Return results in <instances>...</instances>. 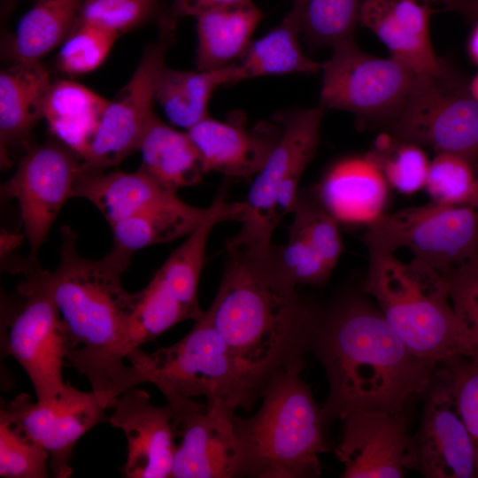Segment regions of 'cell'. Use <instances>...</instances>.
Masks as SVG:
<instances>
[{"label": "cell", "mask_w": 478, "mask_h": 478, "mask_svg": "<svg viewBox=\"0 0 478 478\" xmlns=\"http://www.w3.org/2000/svg\"><path fill=\"white\" fill-rule=\"evenodd\" d=\"M127 360L140 384H154L167 402L204 397L235 410H250L277 373L254 368L237 357L204 314L174 344L150 353L139 348Z\"/></svg>", "instance_id": "8992f818"}, {"label": "cell", "mask_w": 478, "mask_h": 478, "mask_svg": "<svg viewBox=\"0 0 478 478\" xmlns=\"http://www.w3.org/2000/svg\"><path fill=\"white\" fill-rule=\"evenodd\" d=\"M176 438L171 477H235V410L222 404L181 398L167 402Z\"/></svg>", "instance_id": "5bb4252c"}, {"label": "cell", "mask_w": 478, "mask_h": 478, "mask_svg": "<svg viewBox=\"0 0 478 478\" xmlns=\"http://www.w3.org/2000/svg\"><path fill=\"white\" fill-rule=\"evenodd\" d=\"M335 453L343 478H401L411 435L404 410L399 412L354 411L341 418Z\"/></svg>", "instance_id": "e0dca14e"}, {"label": "cell", "mask_w": 478, "mask_h": 478, "mask_svg": "<svg viewBox=\"0 0 478 478\" xmlns=\"http://www.w3.org/2000/svg\"><path fill=\"white\" fill-rule=\"evenodd\" d=\"M421 397L422 413L408 443L406 470L425 478H476L474 447L444 363L438 364Z\"/></svg>", "instance_id": "7c38bea8"}, {"label": "cell", "mask_w": 478, "mask_h": 478, "mask_svg": "<svg viewBox=\"0 0 478 478\" xmlns=\"http://www.w3.org/2000/svg\"><path fill=\"white\" fill-rule=\"evenodd\" d=\"M83 172L82 158L58 140L29 147L13 176L1 187L4 198L18 201L25 235L30 245L28 266Z\"/></svg>", "instance_id": "8fae6325"}, {"label": "cell", "mask_w": 478, "mask_h": 478, "mask_svg": "<svg viewBox=\"0 0 478 478\" xmlns=\"http://www.w3.org/2000/svg\"><path fill=\"white\" fill-rule=\"evenodd\" d=\"M263 18V12L251 0L197 15V70L223 68L241 58Z\"/></svg>", "instance_id": "d4e9b609"}, {"label": "cell", "mask_w": 478, "mask_h": 478, "mask_svg": "<svg viewBox=\"0 0 478 478\" xmlns=\"http://www.w3.org/2000/svg\"><path fill=\"white\" fill-rule=\"evenodd\" d=\"M112 407L108 421L123 431L127 442L125 477H171L176 436L170 406L153 405L146 391L133 387L122 392Z\"/></svg>", "instance_id": "ac0fdd59"}, {"label": "cell", "mask_w": 478, "mask_h": 478, "mask_svg": "<svg viewBox=\"0 0 478 478\" xmlns=\"http://www.w3.org/2000/svg\"><path fill=\"white\" fill-rule=\"evenodd\" d=\"M300 35L298 20L290 10L279 25L250 43L238 64L243 79L291 73H318L321 65L303 52Z\"/></svg>", "instance_id": "4dcf8cb0"}, {"label": "cell", "mask_w": 478, "mask_h": 478, "mask_svg": "<svg viewBox=\"0 0 478 478\" xmlns=\"http://www.w3.org/2000/svg\"><path fill=\"white\" fill-rule=\"evenodd\" d=\"M469 89L472 95L478 100V74L471 81Z\"/></svg>", "instance_id": "7dc6e473"}, {"label": "cell", "mask_w": 478, "mask_h": 478, "mask_svg": "<svg viewBox=\"0 0 478 478\" xmlns=\"http://www.w3.org/2000/svg\"><path fill=\"white\" fill-rule=\"evenodd\" d=\"M38 268H24L26 281L18 287L20 304L4 318L2 345L27 373L37 401L45 402L66 384L63 366L69 344L64 321Z\"/></svg>", "instance_id": "30bf717a"}, {"label": "cell", "mask_w": 478, "mask_h": 478, "mask_svg": "<svg viewBox=\"0 0 478 478\" xmlns=\"http://www.w3.org/2000/svg\"><path fill=\"white\" fill-rule=\"evenodd\" d=\"M50 454L4 408L0 412V476L49 477Z\"/></svg>", "instance_id": "e575fe53"}, {"label": "cell", "mask_w": 478, "mask_h": 478, "mask_svg": "<svg viewBox=\"0 0 478 478\" xmlns=\"http://www.w3.org/2000/svg\"><path fill=\"white\" fill-rule=\"evenodd\" d=\"M465 14L470 19H478V0H463Z\"/></svg>", "instance_id": "bcb514c9"}, {"label": "cell", "mask_w": 478, "mask_h": 478, "mask_svg": "<svg viewBox=\"0 0 478 478\" xmlns=\"http://www.w3.org/2000/svg\"><path fill=\"white\" fill-rule=\"evenodd\" d=\"M84 0H36L21 18L7 55L12 63L39 61L72 32Z\"/></svg>", "instance_id": "f546056e"}, {"label": "cell", "mask_w": 478, "mask_h": 478, "mask_svg": "<svg viewBox=\"0 0 478 478\" xmlns=\"http://www.w3.org/2000/svg\"><path fill=\"white\" fill-rule=\"evenodd\" d=\"M118 37L99 27L76 23L58 54L57 66L70 75L89 73L104 61Z\"/></svg>", "instance_id": "f35d334b"}, {"label": "cell", "mask_w": 478, "mask_h": 478, "mask_svg": "<svg viewBox=\"0 0 478 478\" xmlns=\"http://www.w3.org/2000/svg\"><path fill=\"white\" fill-rule=\"evenodd\" d=\"M366 155L397 191L412 194L425 187L429 161L420 146L387 134Z\"/></svg>", "instance_id": "836d02e7"}, {"label": "cell", "mask_w": 478, "mask_h": 478, "mask_svg": "<svg viewBox=\"0 0 478 478\" xmlns=\"http://www.w3.org/2000/svg\"><path fill=\"white\" fill-rule=\"evenodd\" d=\"M306 351L328 381L324 427L354 411H403L422 395L438 366L410 351L361 289L315 305Z\"/></svg>", "instance_id": "6da1fadb"}, {"label": "cell", "mask_w": 478, "mask_h": 478, "mask_svg": "<svg viewBox=\"0 0 478 478\" xmlns=\"http://www.w3.org/2000/svg\"><path fill=\"white\" fill-rule=\"evenodd\" d=\"M49 73L39 61L12 63L0 73V138L2 157L7 148L27 143L43 118L50 88Z\"/></svg>", "instance_id": "603a6c76"}, {"label": "cell", "mask_w": 478, "mask_h": 478, "mask_svg": "<svg viewBox=\"0 0 478 478\" xmlns=\"http://www.w3.org/2000/svg\"><path fill=\"white\" fill-rule=\"evenodd\" d=\"M324 108L320 104L281 113L280 138L262 169L255 175L245 203L249 208L243 227L273 235L268 218L274 196L281 185L298 188L304 171L317 151Z\"/></svg>", "instance_id": "2e32d148"}, {"label": "cell", "mask_w": 478, "mask_h": 478, "mask_svg": "<svg viewBox=\"0 0 478 478\" xmlns=\"http://www.w3.org/2000/svg\"><path fill=\"white\" fill-rule=\"evenodd\" d=\"M447 366L459 413L470 434L478 478V364L468 358L444 362Z\"/></svg>", "instance_id": "b9f144b4"}, {"label": "cell", "mask_w": 478, "mask_h": 478, "mask_svg": "<svg viewBox=\"0 0 478 478\" xmlns=\"http://www.w3.org/2000/svg\"><path fill=\"white\" fill-rule=\"evenodd\" d=\"M247 0H172L163 11L158 19L160 35L173 38L179 20L188 16L197 15L216 8H220Z\"/></svg>", "instance_id": "7bdbcfd3"}, {"label": "cell", "mask_w": 478, "mask_h": 478, "mask_svg": "<svg viewBox=\"0 0 478 478\" xmlns=\"http://www.w3.org/2000/svg\"><path fill=\"white\" fill-rule=\"evenodd\" d=\"M91 202L111 225L144 210L174 203L180 198L143 167L133 173H84L77 180L73 197Z\"/></svg>", "instance_id": "7402d4cb"}, {"label": "cell", "mask_w": 478, "mask_h": 478, "mask_svg": "<svg viewBox=\"0 0 478 478\" xmlns=\"http://www.w3.org/2000/svg\"><path fill=\"white\" fill-rule=\"evenodd\" d=\"M274 253L279 271L294 287L321 288L334 270L304 237L290 229L286 244L274 246Z\"/></svg>", "instance_id": "ab89813d"}, {"label": "cell", "mask_w": 478, "mask_h": 478, "mask_svg": "<svg viewBox=\"0 0 478 478\" xmlns=\"http://www.w3.org/2000/svg\"><path fill=\"white\" fill-rule=\"evenodd\" d=\"M21 240V235L16 234H8L4 231L1 235V252L5 254L12 248L19 245V242Z\"/></svg>", "instance_id": "ee69618b"}, {"label": "cell", "mask_w": 478, "mask_h": 478, "mask_svg": "<svg viewBox=\"0 0 478 478\" xmlns=\"http://www.w3.org/2000/svg\"><path fill=\"white\" fill-rule=\"evenodd\" d=\"M472 21L474 26L468 41V51L473 60L478 65V19Z\"/></svg>", "instance_id": "f6af8a7d"}, {"label": "cell", "mask_w": 478, "mask_h": 478, "mask_svg": "<svg viewBox=\"0 0 478 478\" xmlns=\"http://www.w3.org/2000/svg\"><path fill=\"white\" fill-rule=\"evenodd\" d=\"M388 186L382 172L365 155L335 164L316 191L323 205L338 221L367 225L383 213Z\"/></svg>", "instance_id": "44dd1931"}, {"label": "cell", "mask_w": 478, "mask_h": 478, "mask_svg": "<svg viewBox=\"0 0 478 478\" xmlns=\"http://www.w3.org/2000/svg\"><path fill=\"white\" fill-rule=\"evenodd\" d=\"M289 229L304 237L333 269L343 249L339 221L326 209L316 189L298 192Z\"/></svg>", "instance_id": "8d00e7d4"}, {"label": "cell", "mask_w": 478, "mask_h": 478, "mask_svg": "<svg viewBox=\"0 0 478 478\" xmlns=\"http://www.w3.org/2000/svg\"><path fill=\"white\" fill-rule=\"evenodd\" d=\"M215 207L187 204L181 199L155 206L110 225L113 249L131 255L137 250L175 240L191 233Z\"/></svg>", "instance_id": "f1b7e54d"}, {"label": "cell", "mask_w": 478, "mask_h": 478, "mask_svg": "<svg viewBox=\"0 0 478 478\" xmlns=\"http://www.w3.org/2000/svg\"><path fill=\"white\" fill-rule=\"evenodd\" d=\"M271 237L238 232L227 242L222 279L204 317L237 357L274 374L307 352L316 303L283 278Z\"/></svg>", "instance_id": "7a4b0ae2"}, {"label": "cell", "mask_w": 478, "mask_h": 478, "mask_svg": "<svg viewBox=\"0 0 478 478\" xmlns=\"http://www.w3.org/2000/svg\"><path fill=\"white\" fill-rule=\"evenodd\" d=\"M244 80L238 64L211 71L160 69L156 80L155 98L169 121L187 131L206 119L210 98L221 85Z\"/></svg>", "instance_id": "484cf974"}, {"label": "cell", "mask_w": 478, "mask_h": 478, "mask_svg": "<svg viewBox=\"0 0 478 478\" xmlns=\"http://www.w3.org/2000/svg\"><path fill=\"white\" fill-rule=\"evenodd\" d=\"M363 0H293L301 34L312 46L335 48L354 41Z\"/></svg>", "instance_id": "d6a6232c"}, {"label": "cell", "mask_w": 478, "mask_h": 478, "mask_svg": "<svg viewBox=\"0 0 478 478\" xmlns=\"http://www.w3.org/2000/svg\"><path fill=\"white\" fill-rule=\"evenodd\" d=\"M360 289L418 357L436 364L471 357L468 334L436 270L413 259L403 263L395 254L368 253Z\"/></svg>", "instance_id": "5b68a950"}, {"label": "cell", "mask_w": 478, "mask_h": 478, "mask_svg": "<svg viewBox=\"0 0 478 478\" xmlns=\"http://www.w3.org/2000/svg\"><path fill=\"white\" fill-rule=\"evenodd\" d=\"M432 0H363L359 23L388 48L390 57L416 73H440L445 63L433 49L429 21Z\"/></svg>", "instance_id": "d6986e66"}, {"label": "cell", "mask_w": 478, "mask_h": 478, "mask_svg": "<svg viewBox=\"0 0 478 478\" xmlns=\"http://www.w3.org/2000/svg\"><path fill=\"white\" fill-rule=\"evenodd\" d=\"M161 36V35H160ZM173 38L148 45L129 81L108 101L97 130L82 158L85 173H99L120 163L141 143L154 116L155 85Z\"/></svg>", "instance_id": "4fadbf2b"}, {"label": "cell", "mask_w": 478, "mask_h": 478, "mask_svg": "<svg viewBox=\"0 0 478 478\" xmlns=\"http://www.w3.org/2000/svg\"><path fill=\"white\" fill-rule=\"evenodd\" d=\"M215 207L158 270L172 294L190 312L195 321L204 314L198 305L197 288L204 264L206 243L215 225L226 220L244 222L249 208L245 202L227 203L219 195Z\"/></svg>", "instance_id": "cb8c5ba5"}, {"label": "cell", "mask_w": 478, "mask_h": 478, "mask_svg": "<svg viewBox=\"0 0 478 478\" xmlns=\"http://www.w3.org/2000/svg\"><path fill=\"white\" fill-rule=\"evenodd\" d=\"M389 134L436 153L461 156L478 165V100L445 64L437 73H417Z\"/></svg>", "instance_id": "ba28073f"}, {"label": "cell", "mask_w": 478, "mask_h": 478, "mask_svg": "<svg viewBox=\"0 0 478 478\" xmlns=\"http://www.w3.org/2000/svg\"><path fill=\"white\" fill-rule=\"evenodd\" d=\"M107 104L104 97L79 83L57 81L50 85L43 118L57 140L83 158Z\"/></svg>", "instance_id": "4316f807"}, {"label": "cell", "mask_w": 478, "mask_h": 478, "mask_svg": "<svg viewBox=\"0 0 478 478\" xmlns=\"http://www.w3.org/2000/svg\"><path fill=\"white\" fill-rule=\"evenodd\" d=\"M160 5L161 0H84L76 23L94 26L120 36L158 13L161 15Z\"/></svg>", "instance_id": "74e56055"}, {"label": "cell", "mask_w": 478, "mask_h": 478, "mask_svg": "<svg viewBox=\"0 0 478 478\" xmlns=\"http://www.w3.org/2000/svg\"><path fill=\"white\" fill-rule=\"evenodd\" d=\"M320 105L347 111L362 121L388 126L402 110L417 73L389 58L361 50L355 41L333 48L321 64Z\"/></svg>", "instance_id": "9c48e42d"}, {"label": "cell", "mask_w": 478, "mask_h": 478, "mask_svg": "<svg viewBox=\"0 0 478 478\" xmlns=\"http://www.w3.org/2000/svg\"><path fill=\"white\" fill-rule=\"evenodd\" d=\"M140 150L141 167L173 190L198 183L206 173L189 134L172 128L157 115L145 133Z\"/></svg>", "instance_id": "83f0119b"}, {"label": "cell", "mask_w": 478, "mask_h": 478, "mask_svg": "<svg viewBox=\"0 0 478 478\" xmlns=\"http://www.w3.org/2000/svg\"><path fill=\"white\" fill-rule=\"evenodd\" d=\"M432 202L478 207V165L452 153H436L425 187Z\"/></svg>", "instance_id": "d590c367"}, {"label": "cell", "mask_w": 478, "mask_h": 478, "mask_svg": "<svg viewBox=\"0 0 478 478\" xmlns=\"http://www.w3.org/2000/svg\"><path fill=\"white\" fill-rule=\"evenodd\" d=\"M442 275L451 305L470 339L472 354L469 358L478 364V255Z\"/></svg>", "instance_id": "60d3db41"}, {"label": "cell", "mask_w": 478, "mask_h": 478, "mask_svg": "<svg viewBox=\"0 0 478 478\" xmlns=\"http://www.w3.org/2000/svg\"><path fill=\"white\" fill-rule=\"evenodd\" d=\"M281 132V126L269 123L250 131L238 121H220L210 117L187 131L206 173L218 172L239 178L255 176L262 169Z\"/></svg>", "instance_id": "ffe728a7"}, {"label": "cell", "mask_w": 478, "mask_h": 478, "mask_svg": "<svg viewBox=\"0 0 478 478\" xmlns=\"http://www.w3.org/2000/svg\"><path fill=\"white\" fill-rule=\"evenodd\" d=\"M185 320H193L192 314L172 294L157 271L147 286L136 293L123 346L126 358L142 344Z\"/></svg>", "instance_id": "1f68e13d"}, {"label": "cell", "mask_w": 478, "mask_h": 478, "mask_svg": "<svg viewBox=\"0 0 478 478\" xmlns=\"http://www.w3.org/2000/svg\"><path fill=\"white\" fill-rule=\"evenodd\" d=\"M60 261L53 271L38 274L66 326L69 351L66 362L84 375L105 407H112L125 390L139 385L126 363L123 346L134 312L136 293L121 284L131 255L115 249L92 260L77 251V235L61 228Z\"/></svg>", "instance_id": "3957f363"}, {"label": "cell", "mask_w": 478, "mask_h": 478, "mask_svg": "<svg viewBox=\"0 0 478 478\" xmlns=\"http://www.w3.org/2000/svg\"><path fill=\"white\" fill-rule=\"evenodd\" d=\"M305 360L297 359L269 382L259 410L235 416V477L314 478L320 455L329 451L323 436L322 405L301 378Z\"/></svg>", "instance_id": "277c9868"}, {"label": "cell", "mask_w": 478, "mask_h": 478, "mask_svg": "<svg viewBox=\"0 0 478 478\" xmlns=\"http://www.w3.org/2000/svg\"><path fill=\"white\" fill-rule=\"evenodd\" d=\"M4 408L49 452V466L56 478L72 475L70 459L77 441L108 421L106 408L92 390L83 392L70 384L49 401L33 402L21 393Z\"/></svg>", "instance_id": "9a60e30c"}, {"label": "cell", "mask_w": 478, "mask_h": 478, "mask_svg": "<svg viewBox=\"0 0 478 478\" xmlns=\"http://www.w3.org/2000/svg\"><path fill=\"white\" fill-rule=\"evenodd\" d=\"M362 241L368 253L407 249L443 274L478 255V207L435 202L382 213L367 224Z\"/></svg>", "instance_id": "52a82bcc"}]
</instances>
